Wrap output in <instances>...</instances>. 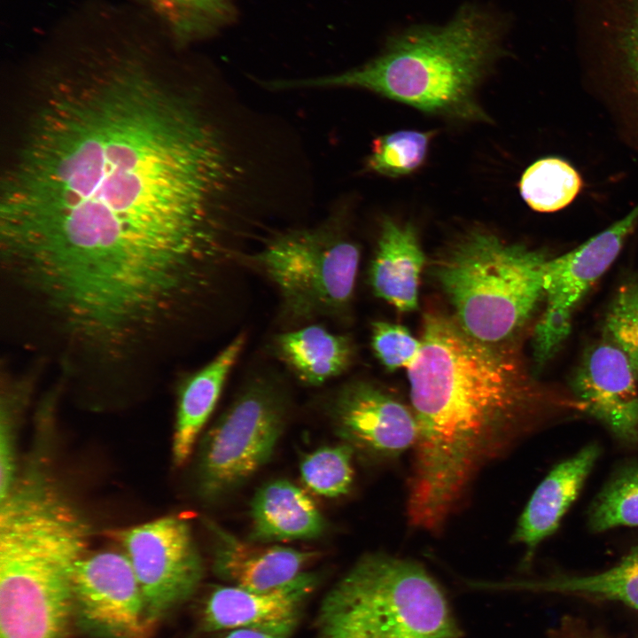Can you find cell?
<instances>
[{
  "label": "cell",
  "instance_id": "obj_1",
  "mask_svg": "<svg viewBox=\"0 0 638 638\" xmlns=\"http://www.w3.org/2000/svg\"><path fill=\"white\" fill-rule=\"evenodd\" d=\"M47 75L2 190L0 269L76 329L168 323L206 300L268 206L272 162L234 92L134 51Z\"/></svg>",
  "mask_w": 638,
  "mask_h": 638
},
{
  "label": "cell",
  "instance_id": "obj_2",
  "mask_svg": "<svg viewBox=\"0 0 638 638\" xmlns=\"http://www.w3.org/2000/svg\"><path fill=\"white\" fill-rule=\"evenodd\" d=\"M408 377L417 423L408 517L430 532L442 527L482 468L562 408L583 412L575 397L541 387L512 354L440 314L425 315Z\"/></svg>",
  "mask_w": 638,
  "mask_h": 638
},
{
  "label": "cell",
  "instance_id": "obj_3",
  "mask_svg": "<svg viewBox=\"0 0 638 638\" xmlns=\"http://www.w3.org/2000/svg\"><path fill=\"white\" fill-rule=\"evenodd\" d=\"M507 28L502 14L466 4L444 25H416L392 35L381 53L361 66L320 77L276 80L274 88H360L426 113L487 120L475 90L503 55Z\"/></svg>",
  "mask_w": 638,
  "mask_h": 638
},
{
  "label": "cell",
  "instance_id": "obj_4",
  "mask_svg": "<svg viewBox=\"0 0 638 638\" xmlns=\"http://www.w3.org/2000/svg\"><path fill=\"white\" fill-rule=\"evenodd\" d=\"M317 638H460L442 589L416 562L368 553L331 587Z\"/></svg>",
  "mask_w": 638,
  "mask_h": 638
},
{
  "label": "cell",
  "instance_id": "obj_5",
  "mask_svg": "<svg viewBox=\"0 0 638 638\" xmlns=\"http://www.w3.org/2000/svg\"><path fill=\"white\" fill-rule=\"evenodd\" d=\"M548 259L540 251L476 230L437 261L434 276L463 330L496 344L523 325L544 295Z\"/></svg>",
  "mask_w": 638,
  "mask_h": 638
},
{
  "label": "cell",
  "instance_id": "obj_6",
  "mask_svg": "<svg viewBox=\"0 0 638 638\" xmlns=\"http://www.w3.org/2000/svg\"><path fill=\"white\" fill-rule=\"evenodd\" d=\"M332 214L315 227H289L265 237L243 256L275 285L292 322L339 317L351 304L360 248Z\"/></svg>",
  "mask_w": 638,
  "mask_h": 638
},
{
  "label": "cell",
  "instance_id": "obj_7",
  "mask_svg": "<svg viewBox=\"0 0 638 638\" xmlns=\"http://www.w3.org/2000/svg\"><path fill=\"white\" fill-rule=\"evenodd\" d=\"M75 558L56 539L23 535L0 545V638H69Z\"/></svg>",
  "mask_w": 638,
  "mask_h": 638
},
{
  "label": "cell",
  "instance_id": "obj_8",
  "mask_svg": "<svg viewBox=\"0 0 638 638\" xmlns=\"http://www.w3.org/2000/svg\"><path fill=\"white\" fill-rule=\"evenodd\" d=\"M288 400L269 378L248 383L203 439L197 461L199 497L222 499L268 462L286 424Z\"/></svg>",
  "mask_w": 638,
  "mask_h": 638
},
{
  "label": "cell",
  "instance_id": "obj_9",
  "mask_svg": "<svg viewBox=\"0 0 638 638\" xmlns=\"http://www.w3.org/2000/svg\"><path fill=\"white\" fill-rule=\"evenodd\" d=\"M140 585L154 626L197 591L204 575L189 524L162 517L115 533Z\"/></svg>",
  "mask_w": 638,
  "mask_h": 638
},
{
  "label": "cell",
  "instance_id": "obj_10",
  "mask_svg": "<svg viewBox=\"0 0 638 638\" xmlns=\"http://www.w3.org/2000/svg\"><path fill=\"white\" fill-rule=\"evenodd\" d=\"M637 224L638 205L580 246L548 259L543 275L546 307L533 337V355L538 370L559 350L570 334L576 307L616 260Z\"/></svg>",
  "mask_w": 638,
  "mask_h": 638
},
{
  "label": "cell",
  "instance_id": "obj_11",
  "mask_svg": "<svg viewBox=\"0 0 638 638\" xmlns=\"http://www.w3.org/2000/svg\"><path fill=\"white\" fill-rule=\"evenodd\" d=\"M74 623L94 638H146L153 625L124 552L86 553L71 573Z\"/></svg>",
  "mask_w": 638,
  "mask_h": 638
},
{
  "label": "cell",
  "instance_id": "obj_12",
  "mask_svg": "<svg viewBox=\"0 0 638 638\" xmlns=\"http://www.w3.org/2000/svg\"><path fill=\"white\" fill-rule=\"evenodd\" d=\"M335 433L354 450L377 460L398 457L414 447L417 423L411 409L374 384L342 385L328 402Z\"/></svg>",
  "mask_w": 638,
  "mask_h": 638
},
{
  "label": "cell",
  "instance_id": "obj_13",
  "mask_svg": "<svg viewBox=\"0 0 638 638\" xmlns=\"http://www.w3.org/2000/svg\"><path fill=\"white\" fill-rule=\"evenodd\" d=\"M321 582V574L304 572L273 589L256 591L233 585L214 586L198 609V629L215 634L250 628L290 637L305 603Z\"/></svg>",
  "mask_w": 638,
  "mask_h": 638
},
{
  "label": "cell",
  "instance_id": "obj_14",
  "mask_svg": "<svg viewBox=\"0 0 638 638\" xmlns=\"http://www.w3.org/2000/svg\"><path fill=\"white\" fill-rule=\"evenodd\" d=\"M637 378L611 341L588 348L572 379L574 397L621 444L638 448Z\"/></svg>",
  "mask_w": 638,
  "mask_h": 638
},
{
  "label": "cell",
  "instance_id": "obj_15",
  "mask_svg": "<svg viewBox=\"0 0 638 638\" xmlns=\"http://www.w3.org/2000/svg\"><path fill=\"white\" fill-rule=\"evenodd\" d=\"M214 539L212 569L228 584L264 591L283 586L302 572L316 552L245 541L218 524L205 520Z\"/></svg>",
  "mask_w": 638,
  "mask_h": 638
},
{
  "label": "cell",
  "instance_id": "obj_16",
  "mask_svg": "<svg viewBox=\"0 0 638 638\" xmlns=\"http://www.w3.org/2000/svg\"><path fill=\"white\" fill-rule=\"evenodd\" d=\"M601 454L596 443L554 466L537 486L522 512L512 541L525 547L523 565L533 560L537 547L553 534L579 496Z\"/></svg>",
  "mask_w": 638,
  "mask_h": 638
},
{
  "label": "cell",
  "instance_id": "obj_17",
  "mask_svg": "<svg viewBox=\"0 0 638 638\" xmlns=\"http://www.w3.org/2000/svg\"><path fill=\"white\" fill-rule=\"evenodd\" d=\"M580 47L625 75L638 92V0H572Z\"/></svg>",
  "mask_w": 638,
  "mask_h": 638
},
{
  "label": "cell",
  "instance_id": "obj_18",
  "mask_svg": "<svg viewBox=\"0 0 638 638\" xmlns=\"http://www.w3.org/2000/svg\"><path fill=\"white\" fill-rule=\"evenodd\" d=\"M245 343V335H237L211 362L185 377L180 384L172 444L175 466L183 465L191 455Z\"/></svg>",
  "mask_w": 638,
  "mask_h": 638
},
{
  "label": "cell",
  "instance_id": "obj_19",
  "mask_svg": "<svg viewBox=\"0 0 638 638\" xmlns=\"http://www.w3.org/2000/svg\"><path fill=\"white\" fill-rule=\"evenodd\" d=\"M424 263L415 228L385 220L370 268L374 293L401 312L416 309Z\"/></svg>",
  "mask_w": 638,
  "mask_h": 638
},
{
  "label": "cell",
  "instance_id": "obj_20",
  "mask_svg": "<svg viewBox=\"0 0 638 638\" xmlns=\"http://www.w3.org/2000/svg\"><path fill=\"white\" fill-rule=\"evenodd\" d=\"M252 542L308 540L326 523L313 500L295 484L277 479L263 485L251 502Z\"/></svg>",
  "mask_w": 638,
  "mask_h": 638
},
{
  "label": "cell",
  "instance_id": "obj_21",
  "mask_svg": "<svg viewBox=\"0 0 638 638\" xmlns=\"http://www.w3.org/2000/svg\"><path fill=\"white\" fill-rule=\"evenodd\" d=\"M277 355L300 381L318 386L345 372L352 362L354 346L346 335L309 324L276 336Z\"/></svg>",
  "mask_w": 638,
  "mask_h": 638
},
{
  "label": "cell",
  "instance_id": "obj_22",
  "mask_svg": "<svg viewBox=\"0 0 638 638\" xmlns=\"http://www.w3.org/2000/svg\"><path fill=\"white\" fill-rule=\"evenodd\" d=\"M501 587L611 600L638 610V546L632 548L616 565L602 572L512 581Z\"/></svg>",
  "mask_w": 638,
  "mask_h": 638
},
{
  "label": "cell",
  "instance_id": "obj_23",
  "mask_svg": "<svg viewBox=\"0 0 638 638\" xmlns=\"http://www.w3.org/2000/svg\"><path fill=\"white\" fill-rule=\"evenodd\" d=\"M582 181L567 161L547 157L531 164L523 173L519 191L523 199L534 211H559L576 198Z\"/></svg>",
  "mask_w": 638,
  "mask_h": 638
},
{
  "label": "cell",
  "instance_id": "obj_24",
  "mask_svg": "<svg viewBox=\"0 0 638 638\" xmlns=\"http://www.w3.org/2000/svg\"><path fill=\"white\" fill-rule=\"evenodd\" d=\"M592 532L638 526V462L619 467L592 502L587 513Z\"/></svg>",
  "mask_w": 638,
  "mask_h": 638
},
{
  "label": "cell",
  "instance_id": "obj_25",
  "mask_svg": "<svg viewBox=\"0 0 638 638\" xmlns=\"http://www.w3.org/2000/svg\"><path fill=\"white\" fill-rule=\"evenodd\" d=\"M43 369V366L37 363L29 371L14 376L2 368L0 500L10 492L17 478L14 454L15 423L19 412L27 404L35 379Z\"/></svg>",
  "mask_w": 638,
  "mask_h": 638
},
{
  "label": "cell",
  "instance_id": "obj_26",
  "mask_svg": "<svg viewBox=\"0 0 638 638\" xmlns=\"http://www.w3.org/2000/svg\"><path fill=\"white\" fill-rule=\"evenodd\" d=\"M182 41L205 36L231 15V0H143Z\"/></svg>",
  "mask_w": 638,
  "mask_h": 638
},
{
  "label": "cell",
  "instance_id": "obj_27",
  "mask_svg": "<svg viewBox=\"0 0 638 638\" xmlns=\"http://www.w3.org/2000/svg\"><path fill=\"white\" fill-rule=\"evenodd\" d=\"M433 131L401 130L377 136L365 168L388 177L416 171L424 162Z\"/></svg>",
  "mask_w": 638,
  "mask_h": 638
},
{
  "label": "cell",
  "instance_id": "obj_28",
  "mask_svg": "<svg viewBox=\"0 0 638 638\" xmlns=\"http://www.w3.org/2000/svg\"><path fill=\"white\" fill-rule=\"evenodd\" d=\"M354 452L350 445L343 443L309 453L300 465L302 480L313 492L325 497L347 494L354 479Z\"/></svg>",
  "mask_w": 638,
  "mask_h": 638
},
{
  "label": "cell",
  "instance_id": "obj_29",
  "mask_svg": "<svg viewBox=\"0 0 638 638\" xmlns=\"http://www.w3.org/2000/svg\"><path fill=\"white\" fill-rule=\"evenodd\" d=\"M604 332L626 355L638 380V281L617 291L607 312Z\"/></svg>",
  "mask_w": 638,
  "mask_h": 638
},
{
  "label": "cell",
  "instance_id": "obj_30",
  "mask_svg": "<svg viewBox=\"0 0 638 638\" xmlns=\"http://www.w3.org/2000/svg\"><path fill=\"white\" fill-rule=\"evenodd\" d=\"M371 346L377 360L388 370L408 368L416 358L421 340L400 324L375 322L371 330Z\"/></svg>",
  "mask_w": 638,
  "mask_h": 638
},
{
  "label": "cell",
  "instance_id": "obj_31",
  "mask_svg": "<svg viewBox=\"0 0 638 638\" xmlns=\"http://www.w3.org/2000/svg\"><path fill=\"white\" fill-rule=\"evenodd\" d=\"M211 638H290L287 636L268 633L265 631L237 628L214 634Z\"/></svg>",
  "mask_w": 638,
  "mask_h": 638
},
{
  "label": "cell",
  "instance_id": "obj_32",
  "mask_svg": "<svg viewBox=\"0 0 638 638\" xmlns=\"http://www.w3.org/2000/svg\"><path fill=\"white\" fill-rule=\"evenodd\" d=\"M563 638H599L594 634H588L587 632H580L574 630H566ZM556 638H560L558 635Z\"/></svg>",
  "mask_w": 638,
  "mask_h": 638
}]
</instances>
